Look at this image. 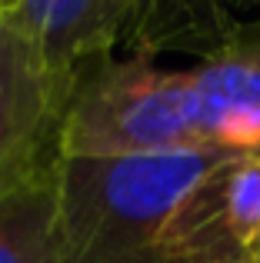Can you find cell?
<instances>
[{
    "label": "cell",
    "mask_w": 260,
    "mask_h": 263,
    "mask_svg": "<svg viewBox=\"0 0 260 263\" xmlns=\"http://www.w3.org/2000/svg\"><path fill=\"white\" fill-rule=\"evenodd\" d=\"M260 157V20L194 67L107 57L77 80L60 157Z\"/></svg>",
    "instance_id": "obj_1"
},
{
    "label": "cell",
    "mask_w": 260,
    "mask_h": 263,
    "mask_svg": "<svg viewBox=\"0 0 260 263\" xmlns=\"http://www.w3.org/2000/svg\"><path fill=\"white\" fill-rule=\"evenodd\" d=\"M220 157H60L53 237L60 263H140L174 203Z\"/></svg>",
    "instance_id": "obj_2"
},
{
    "label": "cell",
    "mask_w": 260,
    "mask_h": 263,
    "mask_svg": "<svg viewBox=\"0 0 260 263\" xmlns=\"http://www.w3.org/2000/svg\"><path fill=\"white\" fill-rule=\"evenodd\" d=\"M73 87L0 13V203L57 167Z\"/></svg>",
    "instance_id": "obj_3"
},
{
    "label": "cell",
    "mask_w": 260,
    "mask_h": 263,
    "mask_svg": "<svg viewBox=\"0 0 260 263\" xmlns=\"http://www.w3.org/2000/svg\"><path fill=\"white\" fill-rule=\"evenodd\" d=\"M257 20L260 0H127L114 57L194 53L207 60Z\"/></svg>",
    "instance_id": "obj_4"
},
{
    "label": "cell",
    "mask_w": 260,
    "mask_h": 263,
    "mask_svg": "<svg viewBox=\"0 0 260 263\" xmlns=\"http://www.w3.org/2000/svg\"><path fill=\"white\" fill-rule=\"evenodd\" d=\"M127 0H0L57 77L77 84L94 64L114 57Z\"/></svg>",
    "instance_id": "obj_5"
},
{
    "label": "cell",
    "mask_w": 260,
    "mask_h": 263,
    "mask_svg": "<svg viewBox=\"0 0 260 263\" xmlns=\"http://www.w3.org/2000/svg\"><path fill=\"white\" fill-rule=\"evenodd\" d=\"M0 263H60L53 237V170L0 203Z\"/></svg>",
    "instance_id": "obj_6"
},
{
    "label": "cell",
    "mask_w": 260,
    "mask_h": 263,
    "mask_svg": "<svg viewBox=\"0 0 260 263\" xmlns=\"http://www.w3.org/2000/svg\"><path fill=\"white\" fill-rule=\"evenodd\" d=\"M247 263H260V247H257L254 253H250V260H247Z\"/></svg>",
    "instance_id": "obj_7"
}]
</instances>
